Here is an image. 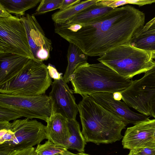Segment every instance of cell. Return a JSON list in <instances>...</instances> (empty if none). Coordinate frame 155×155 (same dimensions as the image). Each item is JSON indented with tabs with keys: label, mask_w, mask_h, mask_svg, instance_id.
Here are the masks:
<instances>
[{
	"label": "cell",
	"mask_w": 155,
	"mask_h": 155,
	"mask_svg": "<svg viewBox=\"0 0 155 155\" xmlns=\"http://www.w3.org/2000/svg\"><path fill=\"white\" fill-rule=\"evenodd\" d=\"M144 13L127 5L87 23H54V32L88 56H100L130 43L144 25Z\"/></svg>",
	"instance_id": "obj_1"
},
{
	"label": "cell",
	"mask_w": 155,
	"mask_h": 155,
	"mask_svg": "<svg viewBox=\"0 0 155 155\" xmlns=\"http://www.w3.org/2000/svg\"><path fill=\"white\" fill-rule=\"evenodd\" d=\"M78 107L81 133L86 142L97 144L111 143L123 138L121 132L127 125L89 95L82 96Z\"/></svg>",
	"instance_id": "obj_2"
},
{
	"label": "cell",
	"mask_w": 155,
	"mask_h": 155,
	"mask_svg": "<svg viewBox=\"0 0 155 155\" xmlns=\"http://www.w3.org/2000/svg\"><path fill=\"white\" fill-rule=\"evenodd\" d=\"M74 93L82 97L96 93L121 92L133 81L123 77L106 65L88 62L78 67L70 78Z\"/></svg>",
	"instance_id": "obj_3"
},
{
	"label": "cell",
	"mask_w": 155,
	"mask_h": 155,
	"mask_svg": "<svg viewBox=\"0 0 155 155\" xmlns=\"http://www.w3.org/2000/svg\"><path fill=\"white\" fill-rule=\"evenodd\" d=\"M155 51L141 49L130 43L113 48L97 60L120 75L129 78L145 73L155 64Z\"/></svg>",
	"instance_id": "obj_4"
},
{
	"label": "cell",
	"mask_w": 155,
	"mask_h": 155,
	"mask_svg": "<svg viewBox=\"0 0 155 155\" xmlns=\"http://www.w3.org/2000/svg\"><path fill=\"white\" fill-rule=\"evenodd\" d=\"M43 62L30 59L18 72L0 84V94L19 96L45 94L52 83Z\"/></svg>",
	"instance_id": "obj_5"
},
{
	"label": "cell",
	"mask_w": 155,
	"mask_h": 155,
	"mask_svg": "<svg viewBox=\"0 0 155 155\" xmlns=\"http://www.w3.org/2000/svg\"><path fill=\"white\" fill-rule=\"evenodd\" d=\"M0 106L11 109L21 117L46 122L53 113L52 102L46 94L19 96L0 94Z\"/></svg>",
	"instance_id": "obj_6"
},
{
	"label": "cell",
	"mask_w": 155,
	"mask_h": 155,
	"mask_svg": "<svg viewBox=\"0 0 155 155\" xmlns=\"http://www.w3.org/2000/svg\"><path fill=\"white\" fill-rule=\"evenodd\" d=\"M5 53L34 59L21 17L0 18V54Z\"/></svg>",
	"instance_id": "obj_7"
},
{
	"label": "cell",
	"mask_w": 155,
	"mask_h": 155,
	"mask_svg": "<svg viewBox=\"0 0 155 155\" xmlns=\"http://www.w3.org/2000/svg\"><path fill=\"white\" fill-rule=\"evenodd\" d=\"M9 129L15 133V138L11 141L0 144V150L9 152L33 147L47 139L46 126L36 120L26 118L14 120Z\"/></svg>",
	"instance_id": "obj_8"
},
{
	"label": "cell",
	"mask_w": 155,
	"mask_h": 155,
	"mask_svg": "<svg viewBox=\"0 0 155 155\" xmlns=\"http://www.w3.org/2000/svg\"><path fill=\"white\" fill-rule=\"evenodd\" d=\"M120 92L122 99L128 107L147 116H151L149 102L155 94V64L142 78L133 81L129 87Z\"/></svg>",
	"instance_id": "obj_9"
},
{
	"label": "cell",
	"mask_w": 155,
	"mask_h": 155,
	"mask_svg": "<svg viewBox=\"0 0 155 155\" xmlns=\"http://www.w3.org/2000/svg\"><path fill=\"white\" fill-rule=\"evenodd\" d=\"M21 18L34 59L40 62L47 60L53 48L51 40L46 36L35 15L27 14Z\"/></svg>",
	"instance_id": "obj_10"
},
{
	"label": "cell",
	"mask_w": 155,
	"mask_h": 155,
	"mask_svg": "<svg viewBox=\"0 0 155 155\" xmlns=\"http://www.w3.org/2000/svg\"><path fill=\"white\" fill-rule=\"evenodd\" d=\"M63 77L54 80L49 96L53 104V113L61 114L68 120H76L78 113V105L73 91L70 89Z\"/></svg>",
	"instance_id": "obj_11"
},
{
	"label": "cell",
	"mask_w": 155,
	"mask_h": 155,
	"mask_svg": "<svg viewBox=\"0 0 155 155\" xmlns=\"http://www.w3.org/2000/svg\"><path fill=\"white\" fill-rule=\"evenodd\" d=\"M89 95L96 103L117 117L126 125L131 124L135 125L149 119L144 115L131 110L125 102L115 100L113 93L100 92Z\"/></svg>",
	"instance_id": "obj_12"
},
{
	"label": "cell",
	"mask_w": 155,
	"mask_h": 155,
	"mask_svg": "<svg viewBox=\"0 0 155 155\" xmlns=\"http://www.w3.org/2000/svg\"><path fill=\"white\" fill-rule=\"evenodd\" d=\"M155 119H149L127 128L122 141L123 148L134 150L155 146Z\"/></svg>",
	"instance_id": "obj_13"
},
{
	"label": "cell",
	"mask_w": 155,
	"mask_h": 155,
	"mask_svg": "<svg viewBox=\"0 0 155 155\" xmlns=\"http://www.w3.org/2000/svg\"><path fill=\"white\" fill-rule=\"evenodd\" d=\"M68 120L60 114L52 113L46 121L47 139L66 148L67 141L70 135Z\"/></svg>",
	"instance_id": "obj_14"
},
{
	"label": "cell",
	"mask_w": 155,
	"mask_h": 155,
	"mask_svg": "<svg viewBox=\"0 0 155 155\" xmlns=\"http://www.w3.org/2000/svg\"><path fill=\"white\" fill-rule=\"evenodd\" d=\"M30 59L11 53L0 54V84L19 71Z\"/></svg>",
	"instance_id": "obj_15"
},
{
	"label": "cell",
	"mask_w": 155,
	"mask_h": 155,
	"mask_svg": "<svg viewBox=\"0 0 155 155\" xmlns=\"http://www.w3.org/2000/svg\"><path fill=\"white\" fill-rule=\"evenodd\" d=\"M88 57L78 47L69 43L67 55L68 64L63 77L66 83L70 81L71 76L78 67L87 63Z\"/></svg>",
	"instance_id": "obj_16"
},
{
	"label": "cell",
	"mask_w": 155,
	"mask_h": 155,
	"mask_svg": "<svg viewBox=\"0 0 155 155\" xmlns=\"http://www.w3.org/2000/svg\"><path fill=\"white\" fill-rule=\"evenodd\" d=\"M97 3L81 11L65 22L74 24L85 23L101 17L114 9Z\"/></svg>",
	"instance_id": "obj_17"
},
{
	"label": "cell",
	"mask_w": 155,
	"mask_h": 155,
	"mask_svg": "<svg viewBox=\"0 0 155 155\" xmlns=\"http://www.w3.org/2000/svg\"><path fill=\"white\" fill-rule=\"evenodd\" d=\"M68 124L70 135L66 143V148L79 152H84L86 142L81 133L79 123L76 120H68Z\"/></svg>",
	"instance_id": "obj_18"
},
{
	"label": "cell",
	"mask_w": 155,
	"mask_h": 155,
	"mask_svg": "<svg viewBox=\"0 0 155 155\" xmlns=\"http://www.w3.org/2000/svg\"><path fill=\"white\" fill-rule=\"evenodd\" d=\"M99 0H87L81 1L79 3L64 10H59L51 15L54 23L65 22L80 12L98 2Z\"/></svg>",
	"instance_id": "obj_19"
},
{
	"label": "cell",
	"mask_w": 155,
	"mask_h": 155,
	"mask_svg": "<svg viewBox=\"0 0 155 155\" xmlns=\"http://www.w3.org/2000/svg\"><path fill=\"white\" fill-rule=\"evenodd\" d=\"M41 0H0V3L11 14L24 15L25 12L35 7Z\"/></svg>",
	"instance_id": "obj_20"
},
{
	"label": "cell",
	"mask_w": 155,
	"mask_h": 155,
	"mask_svg": "<svg viewBox=\"0 0 155 155\" xmlns=\"http://www.w3.org/2000/svg\"><path fill=\"white\" fill-rule=\"evenodd\" d=\"M130 43L134 47L141 49L155 51V33L134 38Z\"/></svg>",
	"instance_id": "obj_21"
},
{
	"label": "cell",
	"mask_w": 155,
	"mask_h": 155,
	"mask_svg": "<svg viewBox=\"0 0 155 155\" xmlns=\"http://www.w3.org/2000/svg\"><path fill=\"white\" fill-rule=\"evenodd\" d=\"M67 149L48 140L43 144L37 145L35 151L38 155H57Z\"/></svg>",
	"instance_id": "obj_22"
},
{
	"label": "cell",
	"mask_w": 155,
	"mask_h": 155,
	"mask_svg": "<svg viewBox=\"0 0 155 155\" xmlns=\"http://www.w3.org/2000/svg\"><path fill=\"white\" fill-rule=\"evenodd\" d=\"M63 0H41L35 13L39 15L60 9Z\"/></svg>",
	"instance_id": "obj_23"
},
{
	"label": "cell",
	"mask_w": 155,
	"mask_h": 155,
	"mask_svg": "<svg viewBox=\"0 0 155 155\" xmlns=\"http://www.w3.org/2000/svg\"><path fill=\"white\" fill-rule=\"evenodd\" d=\"M21 117L18 114L11 109L0 106V122H9Z\"/></svg>",
	"instance_id": "obj_24"
},
{
	"label": "cell",
	"mask_w": 155,
	"mask_h": 155,
	"mask_svg": "<svg viewBox=\"0 0 155 155\" xmlns=\"http://www.w3.org/2000/svg\"><path fill=\"white\" fill-rule=\"evenodd\" d=\"M98 4L109 7L114 9L120 6L128 4V0H99Z\"/></svg>",
	"instance_id": "obj_25"
},
{
	"label": "cell",
	"mask_w": 155,
	"mask_h": 155,
	"mask_svg": "<svg viewBox=\"0 0 155 155\" xmlns=\"http://www.w3.org/2000/svg\"><path fill=\"white\" fill-rule=\"evenodd\" d=\"M15 138L14 132L10 129L0 130V144L12 141Z\"/></svg>",
	"instance_id": "obj_26"
},
{
	"label": "cell",
	"mask_w": 155,
	"mask_h": 155,
	"mask_svg": "<svg viewBox=\"0 0 155 155\" xmlns=\"http://www.w3.org/2000/svg\"><path fill=\"white\" fill-rule=\"evenodd\" d=\"M132 150L136 155H155V146L140 148Z\"/></svg>",
	"instance_id": "obj_27"
},
{
	"label": "cell",
	"mask_w": 155,
	"mask_h": 155,
	"mask_svg": "<svg viewBox=\"0 0 155 155\" xmlns=\"http://www.w3.org/2000/svg\"><path fill=\"white\" fill-rule=\"evenodd\" d=\"M35 148L33 147L12 151L10 155H38L35 151Z\"/></svg>",
	"instance_id": "obj_28"
},
{
	"label": "cell",
	"mask_w": 155,
	"mask_h": 155,
	"mask_svg": "<svg viewBox=\"0 0 155 155\" xmlns=\"http://www.w3.org/2000/svg\"><path fill=\"white\" fill-rule=\"evenodd\" d=\"M47 69L50 76L54 80H58L62 77V73H60L57 70L55 67L50 64L47 65Z\"/></svg>",
	"instance_id": "obj_29"
},
{
	"label": "cell",
	"mask_w": 155,
	"mask_h": 155,
	"mask_svg": "<svg viewBox=\"0 0 155 155\" xmlns=\"http://www.w3.org/2000/svg\"><path fill=\"white\" fill-rule=\"evenodd\" d=\"M81 0H63L59 10H64L77 4L81 2Z\"/></svg>",
	"instance_id": "obj_30"
},
{
	"label": "cell",
	"mask_w": 155,
	"mask_h": 155,
	"mask_svg": "<svg viewBox=\"0 0 155 155\" xmlns=\"http://www.w3.org/2000/svg\"><path fill=\"white\" fill-rule=\"evenodd\" d=\"M153 33H155V23L145 29H141L137 34L134 38Z\"/></svg>",
	"instance_id": "obj_31"
},
{
	"label": "cell",
	"mask_w": 155,
	"mask_h": 155,
	"mask_svg": "<svg viewBox=\"0 0 155 155\" xmlns=\"http://www.w3.org/2000/svg\"><path fill=\"white\" fill-rule=\"evenodd\" d=\"M128 4H132L139 6L151 4L155 3V0H127Z\"/></svg>",
	"instance_id": "obj_32"
},
{
	"label": "cell",
	"mask_w": 155,
	"mask_h": 155,
	"mask_svg": "<svg viewBox=\"0 0 155 155\" xmlns=\"http://www.w3.org/2000/svg\"><path fill=\"white\" fill-rule=\"evenodd\" d=\"M149 107L151 116L155 119V94L150 98L149 102Z\"/></svg>",
	"instance_id": "obj_33"
},
{
	"label": "cell",
	"mask_w": 155,
	"mask_h": 155,
	"mask_svg": "<svg viewBox=\"0 0 155 155\" xmlns=\"http://www.w3.org/2000/svg\"><path fill=\"white\" fill-rule=\"evenodd\" d=\"M13 16L0 3V18H8Z\"/></svg>",
	"instance_id": "obj_34"
},
{
	"label": "cell",
	"mask_w": 155,
	"mask_h": 155,
	"mask_svg": "<svg viewBox=\"0 0 155 155\" xmlns=\"http://www.w3.org/2000/svg\"><path fill=\"white\" fill-rule=\"evenodd\" d=\"M57 155H91L85 153L84 152H79L75 154L71 153L68 150H66L61 153Z\"/></svg>",
	"instance_id": "obj_35"
},
{
	"label": "cell",
	"mask_w": 155,
	"mask_h": 155,
	"mask_svg": "<svg viewBox=\"0 0 155 155\" xmlns=\"http://www.w3.org/2000/svg\"><path fill=\"white\" fill-rule=\"evenodd\" d=\"M114 98L117 101H120L122 99V95L120 92H116L113 93Z\"/></svg>",
	"instance_id": "obj_36"
},
{
	"label": "cell",
	"mask_w": 155,
	"mask_h": 155,
	"mask_svg": "<svg viewBox=\"0 0 155 155\" xmlns=\"http://www.w3.org/2000/svg\"><path fill=\"white\" fill-rule=\"evenodd\" d=\"M155 23V17L147 23L142 29H145Z\"/></svg>",
	"instance_id": "obj_37"
},
{
	"label": "cell",
	"mask_w": 155,
	"mask_h": 155,
	"mask_svg": "<svg viewBox=\"0 0 155 155\" xmlns=\"http://www.w3.org/2000/svg\"><path fill=\"white\" fill-rule=\"evenodd\" d=\"M11 152L5 150H0V155H10Z\"/></svg>",
	"instance_id": "obj_38"
},
{
	"label": "cell",
	"mask_w": 155,
	"mask_h": 155,
	"mask_svg": "<svg viewBox=\"0 0 155 155\" xmlns=\"http://www.w3.org/2000/svg\"><path fill=\"white\" fill-rule=\"evenodd\" d=\"M127 155H136V154L133 150H130L129 153Z\"/></svg>",
	"instance_id": "obj_39"
},
{
	"label": "cell",
	"mask_w": 155,
	"mask_h": 155,
	"mask_svg": "<svg viewBox=\"0 0 155 155\" xmlns=\"http://www.w3.org/2000/svg\"><path fill=\"white\" fill-rule=\"evenodd\" d=\"M153 138L154 142H155V130L154 132V134H153Z\"/></svg>",
	"instance_id": "obj_40"
},
{
	"label": "cell",
	"mask_w": 155,
	"mask_h": 155,
	"mask_svg": "<svg viewBox=\"0 0 155 155\" xmlns=\"http://www.w3.org/2000/svg\"><path fill=\"white\" fill-rule=\"evenodd\" d=\"M154 59L155 60V55H154Z\"/></svg>",
	"instance_id": "obj_41"
}]
</instances>
